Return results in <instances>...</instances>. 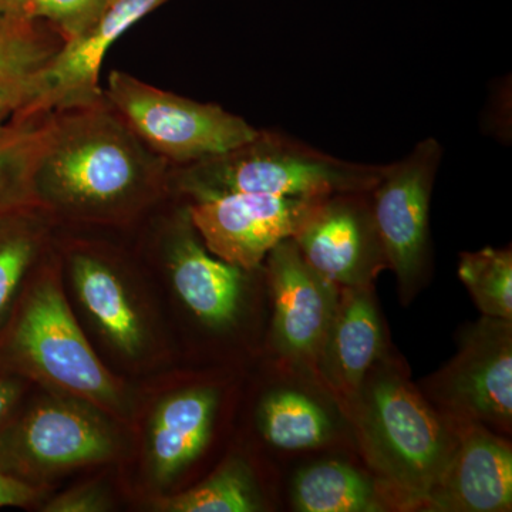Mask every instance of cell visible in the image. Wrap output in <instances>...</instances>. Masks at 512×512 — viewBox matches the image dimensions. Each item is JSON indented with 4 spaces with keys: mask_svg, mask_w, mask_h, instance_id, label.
<instances>
[{
    "mask_svg": "<svg viewBox=\"0 0 512 512\" xmlns=\"http://www.w3.org/2000/svg\"><path fill=\"white\" fill-rule=\"evenodd\" d=\"M458 276L484 316L512 320L511 249L484 248L460 255Z\"/></svg>",
    "mask_w": 512,
    "mask_h": 512,
    "instance_id": "cell-23",
    "label": "cell"
},
{
    "mask_svg": "<svg viewBox=\"0 0 512 512\" xmlns=\"http://www.w3.org/2000/svg\"><path fill=\"white\" fill-rule=\"evenodd\" d=\"M33 177L37 207L87 221H117L167 188L170 165L138 138L104 97L50 113Z\"/></svg>",
    "mask_w": 512,
    "mask_h": 512,
    "instance_id": "cell-1",
    "label": "cell"
},
{
    "mask_svg": "<svg viewBox=\"0 0 512 512\" xmlns=\"http://www.w3.org/2000/svg\"><path fill=\"white\" fill-rule=\"evenodd\" d=\"M441 156L439 141L424 138L409 156L386 164L370 191L387 268L396 274L403 293L416 288L426 266L430 197Z\"/></svg>",
    "mask_w": 512,
    "mask_h": 512,
    "instance_id": "cell-8",
    "label": "cell"
},
{
    "mask_svg": "<svg viewBox=\"0 0 512 512\" xmlns=\"http://www.w3.org/2000/svg\"><path fill=\"white\" fill-rule=\"evenodd\" d=\"M0 363L84 402L120 410V384L87 342L63 292L43 274L23 293L0 339Z\"/></svg>",
    "mask_w": 512,
    "mask_h": 512,
    "instance_id": "cell-4",
    "label": "cell"
},
{
    "mask_svg": "<svg viewBox=\"0 0 512 512\" xmlns=\"http://www.w3.org/2000/svg\"><path fill=\"white\" fill-rule=\"evenodd\" d=\"M43 212L33 207L0 218V339L15 316L30 271L45 245Z\"/></svg>",
    "mask_w": 512,
    "mask_h": 512,
    "instance_id": "cell-18",
    "label": "cell"
},
{
    "mask_svg": "<svg viewBox=\"0 0 512 512\" xmlns=\"http://www.w3.org/2000/svg\"><path fill=\"white\" fill-rule=\"evenodd\" d=\"M218 394L211 389H188L171 394L154 413L150 429V461L160 483L190 466L210 440Z\"/></svg>",
    "mask_w": 512,
    "mask_h": 512,
    "instance_id": "cell-16",
    "label": "cell"
},
{
    "mask_svg": "<svg viewBox=\"0 0 512 512\" xmlns=\"http://www.w3.org/2000/svg\"><path fill=\"white\" fill-rule=\"evenodd\" d=\"M266 276L274 299L276 349L315 370L338 308L340 286L315 271L292 238L279 242L266 256Z\"/></svg>",
    "mask_w": 512,
    "mask_h": 512,
    "instance_id": "cell-11",
    "label": "cell"
},
{
    "mask_svg": "<svg viewBox=\"0 0 512 512\" xmlns=\"http://www.w3.org/2000/svg\"><path fill=\"white\" fill-rule=\"evenodd\" d=\"M23 121V120H22ZM22 121L18 120H0V141L5 140L10 134L15 133Z\"/></svg>",
    "mask_w": 512,
    "mask_h": 512,
    "instance_id": "cell-31",
    "label": "cell"
},
{
    "mask_svg": "<svg viewBox=\"0 0 512 512\" xmlns=\"http://www.w3.org/2000/svg\"><path fill=\"white\" fill-rule=\"evenodd\" d=\"M453 421L456 444L424 507L440 512L510 511L511 444L477 421Z\"/></svg>",
    "mask_w": 512,
    "mask_h": 512,
    "instance_id": "cell-13",
    "label": "cell"
},
{
    "mask_svg": "<svg viewBox=\"0 0 512 512\" xmlns=\"http://www.w3.org/2000/svg\"><path fill=\"white\" fill-rule=\"evenodd\" d=\"M29 0H0V20L8 18H22L23 10Z\"/></svg>",
    "mask_w": 512,
    "mask_h": 512,
    "instance_id": "cell-30",
    "label": "cell"
},
{
    "mask_svg": "<svg viewBox=\"0 0 512 512\" xmlns=\"http://www.w3.org/2000/svg\"><path fill=\"white\" fill-rule=\"evenodd\" d=\"M77 298L97 328L120 353L137 356L146 343V329L126 286L106 261L79 252L70 258Z\"/></svg>",
    "mask_w": 512,
    "mask_h": 512,
    "instance_id": "cell-17",
    "label": "cell"
},
{
    "mask_svg": "<svg viewBox=\"0 0 512 512\" xmlns=\"http://www.w3.org/2000/svg\"><path fill=\"white\" fill-rule=\"evenodd\" d=\"M43 26L25 18L0 20V76H32L46 69L63 42Z\"/></svg>",
    "mask_w": 512,
    "mask_h": 512,
    "instance_id": "cell-24",
    "label": "cell"
},
{
    "mask_svg": "<svg viewBox=\"0 0 512 512\" xmlns=\"http://www.w3.org/2000/svg\"><path fill=\"white\" fill-rule=\"evenodd\" d=\"M26 377L0 363V434L22 406Z\"/></svg>",
    "mask_w": 512,
    "mask_h": 512,
    "instance_id": "cell-28",
    "label": "cell"
},
{
    "mask_svg": "<svg viewBox=\"0 0 512 512\" xmlns=\"http://www.w3.org/2000/svg\"><path fill=\"white\" fill-rule=\"evenodd\" d=\"M40 494L36 485L0 470V508L26 507L36 503Z\"/></svg>",
    "mask_w": 512,
    "mask_h": 512,
    "instance_id": "cell-29",
    "label": "cell"
},
{
    "mask_svg": "<svg viewBox=\"0 0 512 512\" xmlns=\"http://www.w3.org/2000/svg\"><path fill=\"white\" fill-rule=\"evenodd\" d=\"M52 116L23 120L0 141V218L37 207L33 177L49 140Z\"/></svg>",
    "mask_w": 512,
    "mask_h": 512,
    "instance_id": "cell-20",
    "label": "cell"
},
{
    "mask_svg": "<svg viewBox=\"0 0 512 512\" xmlns=\"http://www.w3.org/2000/svg\"><path fill=\"white\" fill-rule=\"evenodd\" d=\"M350 419L389 493L404 507H424L456 444L454 421L382 359L370 369Z\"/></svg>",
    "mask_w": 512,
    "mask_h": 512,
    "instance_id": "cell-2",
    "label": "cell"
},
{
    "mask_svg": "<svg viewBox=\"0 0 512 512\" xmlns=\"http://www.w3.org/2000/svg\"><path fill=\"white\" fill-rule=\"evenodd\" d=\"M383 350L382 322L372 286L340 288L338 308L320 348L315 372L349 417Z\"/></svg>",
    "mask_w": 512,
    "mask_h": 512,
    "instance_id": "cell-15",
    "label": "cell"
},
{
    "mask_svg": "<svg viewBox=\"0 0 512 512\" xmlns=\"http://www.w3.org/2000/svg\"><path fill=\"white\" fill-rule=\"evenodd\" d=\"M292 239L303 259L340 288L372 286L387 268L370 192L322 195Z\"/></svg>",
    "mask_w": 512,
    "mask_h": 512,
    "instance_id": "cell-10",
    "label": "cell"
},
{
    "mask_svg": "<svg viewBox=\"0 0 512 512\" xmlns=\"http://www.w3.org/2000/svg\"><path fill=\"white\" fill-rule=\"evenodd\" d=\"M160 510L170 512H252L261 510L251 471L232 460L207 481L161 501Z\"/></svg>",
    "mask_w": 512,
    "mask_h": 512,
    "instance_id": "cell-22",
    "label": "cell"
},
{
    "mask_svg": "<svg viewBox=\"0 0 512 512\" xmlns=\"http://www.w3.org/2000/svg\"><path fill=\"white\" fill-rule=\"evenodd\" d=\"M386 164L340 160L276 131L259 130L247 143L198 163L171 167L167 188L188 202L229 194L319 197L370 192Z\"/></svg>",
    "mask_w": 512,
    "mask_h": 512,
    "instance_id": "cell-3",
    "label": "cell"
},
{
    "mask_svg": "<svg viewBox=\"0 0 512 512\" xmlns=\"http://www.w3.org/2000/svg\"><path fill=\"white\" fill-rule=\"evenodd\" d=\"M111 3L113 0H29L22 18L43 23L67 43L89 29Z\"/></svg>",
    "mask_w": 512,
    "mask_h": 512,
    "instance_id": "cell-25",
    "label": "cell"
},
{
    "mask_svg": "<svg viewBox=\"0 0 512 512\" xmlns=\"http://www.w3.org/2000/svg\"><path fill=\"white\" fill-rule=\"evenodd\" d=\"M262 434L272 446L288 451L308 450L332 434L328 413L311 397L279 390L266 397L259 410Z\"/></svg>",
    "mask_w": 512,
    "mask_h": 512,
    "instance_id": "cell-21",
    "label": "cell"
},
{
    "mask_svg": "<svg viewBox=\"0 0 512 512\" xmlns=\"http://www.w3.org/2000/svg\"><path fill=\"white\" fill-rule=\"evenodd\" d=\"M319 197L229 194L185 207L212 255L252 271L279 242L296 234Z\"/></svg>",
    "mask_w": 512,
    "mask_h": 512,
    "instance_id": "cell-9",
    "label": "cell"
},
{
    "mask_svg": "<svg viewBox=\"0 0 512 512\" xmlns=\"http://www.w3.org/2000/svg\"><path fill=\"white\" fill-rule=\"evenodd\" d=\"M168 231L165 265L178 298L205 325L227 328L241 311L247 271L208 251L187 207Z\"/></svg>",
    "mask_w": 512,
    "mask_h": 512,
    "instance_id": "cell-14",
    "label": "cell"
},
{
    "mask_svg": "<svg viewBox=\"0 0 512 512\" xmlns=\"http://www.w3.org/2000/svg\"><path fill=\"white\" fill-rule=\"evenodd\" d=\"M431 399L451 420L511 430V320L484 316L464 333L450 363L429 382Z\"/></svg>",
    "mask_w": 512,
    "mask_h": 512,
    "instance_id": "cell-7",
    "label": "cell"
},
{
    "mask_svg": "<svg viewBox=\"0 0 512 512\" xmlns=\"http://www.w3.org/2000/svg\"><path fill=\"white\" fill-rule=\"evenodd\" d=\"M103 90L121 119L170 167L220 156L259 131L218 104L178 96L121 70L107 76Z\"/></svg>",
    "mask_w": 512,
    "mask_h": 512,
    "instance_id": "cell-5",
    "label": "cell"
},
{
    "mask_svg": "<svg viewBox=\"0 0 512 512\" xmlns=\"http://www.w3.org/2000/svg\"><path fill=\"white\" fill-rule=\"evenodd\" d=\"M293 504L302 512L384 511L379 491L369 477L339 461L313 464L293 481Z\"/></svg>",
    "mask_w": 512,
    "mask_h": 512,
    "instance_id": "cell-19",
    "label": "cell"
},
{
    "mask_svg": "<svg viewBox=\"0 0 512 512\" xmlns=\"http://www.w3.org/2000/svg\"><path fill=\"white\" fill-rule=\"evenodd\" d=\"M82 399H45L15 414L0 434V470L29 481L47 471L89 466L116 453L106 420Z\"/></svg>",
    "mask_w": 512,
    "mask_h": 512,
    "instance_id": "cell-6",
    "label": "cell"
},
{
    "mask_svg": "<svg viewBox=\"0 0 512 512\" xmlns=\"http://www.w3.org/2000/svg\"><path fill=\"white\" fill-rule=\"evenodd\" d=\"M109 508L107 495L103 490L94 485L74 488L59 497L53 498L43 508L49 512H99Z\"/></svg>",
    "mask_w": 512,
    "mask_h": 512,
    "instance_id": "cell-27",
    "label": "cell"
},
{
    "mask_svg": "<svg viewBox=\"0 0 512 512\" xmlns=\"http://www.w3.org/2000/svg\"><path fill=\"white\" fill-rule=\"evenodd\" d=\"M165 2L167 0H113L89 29L63 43L43 70L45 92L37 101L33 117L90 106L103 100L100 73L110 47Z\"/></svg>",
    "mask_w": 512,
    "mask_h": 512,
    "instance_id": "cell-12",
    "label": "cell"
},
{
    "mask_svg": "<svg viewBox=\"0 0 512 512\" xmlns=\"http://www.w3.org/2000/svg\"><path fill=\"white\" fill-rule=\"evenodd\" d=\"M43 92V72L23 77L0 76V120L33 119V110Z\"/></svg>",
    "mask_w": 512,
    "mask_h": 512,
    "instance_id": "cell-26",
    "label": "cell"
}]
</instances>
